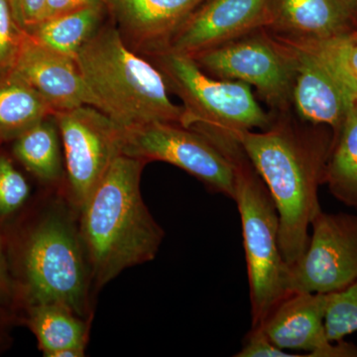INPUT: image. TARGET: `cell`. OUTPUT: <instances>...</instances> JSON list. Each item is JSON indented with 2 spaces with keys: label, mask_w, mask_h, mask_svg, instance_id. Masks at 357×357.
Masks as SVG:
<instances>
[{
  "label": "cell",
  "mask_w": 357,
  "mask_h": 357,
  "mask_svg": "<svg viewBox=\"0 0 357 357\" xmlns=\"http://www.w3.org/2000/svg\"><path fill=\"white\" fill-rule=\"evenodd\" d=\"M351 33L325 39H281L295 64L292 105L301 119L328 126L335 135L357 102V79L349 69Z\"/></svg>",
  "instance_id": "52a82bcc"
},
{
  "label": "cell",
  "mask_w": 357,
  "mask_h": 357,
  "mask_svg": "<svg viewBox=\"0 0 357 357\" xmlns=\"http://www.w3.org/2000/svg\"><path fill=\"white\" fill-rule=\"evenodd\" d=\"M62 141L53 115L13 140L14 158L45 185H56L65 173Z\"/></svg>",
  "instance_id": "ac0fdd59"
},
{
  "label": "cell",
  "mask_w": 357,
  "mask_h": 357,
  "mask_svg": "<svg viewBox=\"0 0 357 357\" xmlns=\"http://www.w3.org/2000/svg\"><path fill=\"white\" fill-rule=\"evenodd\" d=\"M306 250L288 266V293L331 294L357 280V215L321 211Z\"/></svg>",
  "instance_id": "8fae6325"
},
{
  "label": "cell",
  "mask_w": 357,
  "mask_h": 357,
  "mask_svg": "<svg viewBox=\"0 0 357 357\" xmlns=\"http://www.w3.org/2000/svg\"><path fill=\"white\" fill-rule=\"evenodd\" d=\"M204 0H105L124 39L150 55L164 50Z\"/></svg>",
  "instance_id": "9a60e30c"
},
{
  "label": "cell",
  "mask_w": 357,
  "mask_h": 357,
  "mask_svg": "<svg viewBox=\"0 0 357 357\" xmlns=\"http://www.w3.org/2000/svg\"><path fill=\"white\" fill-rule=\"evenodd\" d=\"M64 151L63 196L79 213L117 155L122 154L123 129L91 105L53 115Z\"/></svg>",
  "instance_id": "30bf717a"
},
{
  "label": "cell",
  "mask_w": 357,
  "mask_h": 357,
  "mask_svg": "<svg viewBox=\"0 0 357 357\" xmlns=\"http://www.w3.org/2000/svg\"><path fill=\"white\" fill-rule=\"evenodd\" d=\"M351 38L352 42H357V28L351 34Z\"/></svg>",
  "instance_id": "1f68e13d"
},
{
  "label": "cell",
  "mask_w": 357,
  "mask_h": 357,
  "mask_svg": "<svg viewBox=\"0 0 357 357\" xmlns=\"http://www.w3.org/2000/svg\"><path fill=\"white\" fill-rule=\"evenodd\" d=\"M210 76L255 86L277 114L292 105L295 64L290 49L267 28L197 56Z\"/></svg>",
  "instance_id": "ba28073f"
},
{
  "label": "cell",
  "mask_w": 357,
  "mask_h": 357,
  "mask_svg": "<svg viewBox=\"0 0 357 357\" xmlns=\"http://www.w3.org/2000/svg\"><path fill=\"white\" fill-rule=\"evenodd\" d=\"M0 303L16 312L14 307L13 278L10 264H9L6 231L1 222H0Z\"/></svg>",
  "instance_id": "484cf974"
},
{
  "label": "cell",
  "mask_w": 357,
  "mask_h": 357,
  "mask_svg": "<svg viewBox=\"0 0 357 357\" xmlns=\"http://www.w3.org/2000/svg\"><path fill=\"white\" fill-rule=\"evenodd\" d=\"M18 317L36 337L45 357L69 347L86 349L91 319L81 318L67 307L35 305L23 309Z\"/></svg>",
  "instance_id": "e0dca14e"
},
{
  "label": "cell",
  "mask_w": 357,
  "mask_h": 357,
  "mask_svg": "<svg viewBox=\"0 0 357 357\" xmlns=\"http://www.w3.org/2000/svg\"><path fill=\"white\" fill-rule=\"evenodd\" d=\"M102 3L105 0H46L44 20Z\"/></svg>",
  "instance_id": "4316f807"
},
{
  "label": "cell",
  "mask_w": 357,
  "mask_h": 357,
  "mask_svg": "<svg viewBox=\"0 0 357 357\" xmlns=\"http://www.w3.org/2000/svg\"><path fill=\"white\" fill-rule=\"evenodd\" d=\"M325 323L326 335L333 342L357 332V280L338 292L328 294Z\"/></svg>",
  "instance_id": "7402d4cb"
},
{
  "label": "cell",
  "mask_w": 357,
  "mask_h": 357,
  "mask_svg": "<svg viewBox=\"0 0 357 357\" xmlns=\"http://www.w3.org/2000/svg\"><path fill=\"white\" fill-rule=\"evenodd\" d=\"M272 0H204L169 42L167 50L195 58L268 28Z\"/></svg>",
  "instance_id": "7c38bea8"
},
{
  "label": "cell",
  "mask_w": 357,
  "mask_h": 357,
  "mask_svg": "<svg viewBox=\"0 0 357 357\" xmlns=\"http://www.w3.org/2000/svg\"><path fill=\"white\" fill-rule=\"evenodd\" d=\"M206 135L222 148L234 164V201L241 215L250 294L251 330H255L289 295L288 265L279 245L278 211L264 181L236 138L218 132Z\"/></svg>",
  "instance_id": "5b68a950"
},
{
  "label": "cell",
  "mask_w": 357,
  "mask_h": 357,
  "mask_svg": "<svg viewBox=\"0 0 357 357\" xmlns=\"http://www.w3.org/2000/svg\"><path fill=\"white\" fill-rule=\"evenodd\" d=\"M287 112L274 115L263 130L234 135L267 185L279 215V245L288 266L306 250L309 229L321 211L319 190L325 185L333 135L304 128Z\"/></svg>",
  "instance_id": "7a4b0ae2"
},
{
  "label": "cell",
  "mask_w": 357,
  "mask_h": 357,
  "mask_svg": "<svg viewBox=\"0 0 357 357\" xmlns=\"http://www.w3.org/2000/svg\"><path fill=\"white\" fill-rule=\"evenodd\" d=\"M325 184L340 203L357 206V102L333 136Z\"/></svg>",
  "instance_id": "ffe728a7"
},
{
  "label": "cell",
  "mask_w": 357,
  "mask_h": 357,
  "mask_svg": "<svg viewBox=\"0 0 357 357\" xmlns=\"http://www.w3.org/2000/svg\"><path fill=\"white\" fill-rule=\"evenodd\" d=\"M2 340H3V337H2L1 335H0V344H2Z\"/></svg>",
  "instance_id": "d6a6232c"
},
{
  "label": "cell",
  "mask_w": 357,
  "mask_h": 357,
  "mask_svg": "<svg viewBox=\"0 0 357 357\" xmlns=\"http://www.w3.org/2000/svg\"><path fill=\"white\" fill-rule=\"evenodd\" d=\"M270 32L289 40L349 34L356 24L335 0H272Z\"/></svg>",
  "instance_id": "2e32d148"
},
{
  "label": "cell",
  "mask_w": 357,
  "mask_h": 357,
  "mask_svg": "<svg viewBox=\"0 0 357 357\" xmlns=\"http://www.w3.org/2000/svg\"><path fill=\"white\" fill-rule=\"evenodd\" d=\"M86 356V347H69L61 349L51 357H83Z\"/></svg>",
  "instance_id": "f546056e"
},
{
  "label": "cell",
  "mask_w": 357,
  "mask_h": 357,
  "mask_svg": "<svg viewBox=\"0 0 357 357\" xmlns=\"http://www.w3.org/2000/svg\"><path fill=\"white\" fill-rule=\"evenodd\" d=\"M31 196L29 183L16 169L13 160L0 155V222L15 220L24 210Z\"/></svg>",
  "instance_id": "603a6c76"
},
{
  "label": "cell",
  "mask_w": 357,
  "mask_h": 357,
  "mask_svg": "<svg viewBox=\"0 0 357 357\" xmlns=\"http://www.w3.org/2000/svg\"><path fill=\"white\" fill-rule=\"evenodd\" d=\"M347 60H349V69H351L352 75L357 79V42L351 41Z\"/></svg>",
  "instance_id": "4dcf8cb0"
},
{
  "label": "cell",
  "mask_w": 357,
  "mask_h": 357,
  "mask_svg": "<svg viewBox=\"0 0 357 357\" xmlns=\"http://www.w3.org/2000/svg\"><path fill=\"white\" fill-rule=\"evenodd\" d=\"M14 17L25 32L30 33L44 20L46 0H9Z\"/></svg>",
  "instance_id": "d4e9b609"
},
{
  "label": "cell",
  "mask_w": 357,
  "mask_h": 357,
  "mask_svg": "<svg viewBox=\"0 0 357 357\" xmlns=\"http://www.w3.org/2000/svg\"><path fill=\"white\" fill-rule=\"evenodd\" d=\"M16 321H20L17 314L10 307L0 303V326H6L13 325Z\"/></svg>",
  "instance_id": "83f0119b"
},
{
  "label": "cell",
  "mask_w": 357,
  "mask_h": 357,
  "mask_svg": "<svg viewBox=\"0 0 357 357\" xmlns=\"http://www.w3.org/2000/svg\"><path fill=\"white\" fill-rule=\"evenodd\" d=\"M122 154L141 161L171 164L198 178L210 191L234 199L236 173L231 160L208 136L173 122L123 129Z\"/></svg>",
  "instance_id": "9c48e42d"
},
{
  "label": "cell",
  "mask_w": 357,
  "mask_h": 357,
  "mask_svg": "<svg viewBox=\"0 0 357 357\" xmlns=\"http://www.w3.org/2000/svg\"><path fill=\"white\" fill-rule=\"evenodd\" d=\"M27 34L14 17L10 1L0 0V76L13 69Z\"/></svg>",
  "instance_id": "cb8c5ba5"
},
{
  "label": "cell",
  "mask_w": 357,
  "mask_h": 357,
  "mask_svg": "<svg viewBox=\"0 0 357 357\" xmlns=\"http://www.w3.org/2000/svg\"><path fill=\"white\" fill-rule=\"evenodd\" d=\"M55 110L13 70L0 76V143L15 139Z\"/></svg>",
  "instance_id": "d6986e66"
},
{
  "label": "cell",
  "mask_w": 357,
  "mask_h": 357,
  "mask_svg": "<svg viewBox=\"0 0 357 357\" xmlns=\"http://www.w3.org/2000/svg\"><path fill=\"white\" fill-rule=\"evenodd\" d=\"M145 162L119 154L77 215L96 290L128 268L152 261L165 232L141 195Z\"/></svg>",
  "instance_id": "3957f363"
},
{
  "label": "cell",
  "mask_w": 357,
  "mask_h": 357,
  "mask_svg": "<svg viewBox=\"0 0 357 357\" xmlns=\"http://www.w3.org/2000/svg\"><path fill=\"white\" fill-rule=\"evenodd\" d=\"M326 306L328 294L291 293L255 330L283 351H304L310 357H357L356 344L328 340Z\"/></svg>",
  "instance_id": "4fadbf2b"
},
{
  "label": "cell",
  "mask_w": 357,
  "mask_h": 357,
  "mask_svg": "<svg viewBox=\"0 0 357 357\" xmlns=\"http://www.w3.org/2000/svg\"><path fill=\"white\" fill-rule=\"evenodd\" d=\"M55 112L91 105L76 59L51 50L27 34L13 69Z\"/></svg>",
  "instance_id": "5bb4252c"
},
{
  "label": "cell",
  "mask_w": 357,
  "mask_h": 357,
  "mask_svg": "<svg viewBox=\"0 0 357 357\" xmlns=\"http://www.w3.org/2000/svg\"><path fill=\"white\" fill-rule=\"evenodd\" d=\"M77 215L63 196L11 227L3 225L17 314L27 307L53 304L93 318V278Z\"/></svg>",
  "instance_id": "6da1fadb"
},
{
  "label": "cell",
  "mask_w": 357,
  "mask_h": 357,
  "mask_svg": "<svg viewBox=\"0 0 357 357\" xmlns=\"http://www.w3.org/2000/svg\"><path fill=\"white\" fill-rule=\"evenodd\" d=\"M167 86L183 102L182 126L234 137L236 134L266 129L274 121L248 84L206 74L195 59L164 50L151 54Z\"/></svg>",
  "instance_id": "8992f818"
},
{
  "label": "cell",
  "mask_w": 357,
  "mask_h": 357,
  "mask_svg": "<svg viewBox=\"0 0 357 357\" xmlns=\"http://www.w3.org/2000/svg\"><path fill=\"white\" fill-rule=\"evenodd\" d=\"M105 6L98 4L49 18L28 34L47 48L76 59L84 45L100 29Z\"/></svg>",
  "instance_id": "44dd1931"
},
{
  "label": "cell",
  "mask_w": 357,
  "mask_h": 357,
  "mask_svg": "<svg viewBox=\"0 0 357 357\" xmlns=\"http://www.w3.org/2000/svg\"><path fill=\"white\" fill-rule=\"evenodd\" d=\"M76 61L91 107L124 130L153 122L182 124L184 109L171 100L163 75L131 50L116 28H100Z\"/></svg>",
  "instance_id": "277c9868"
},
{
  "label": "cell",
  "mask_w": 357,
  "mask_h": 357,
  "mask_svg": "<svg viewBox=\"0 0 357 357\" xmlns=\"http://www.w3.org/2000/svg\"><path fill=\"white\" fill-rule=\"evenodd\" d=\"M340 7L354 20L357 28V0H335Z\"/></svg>",
  "instance_id": "f1b7e54d"
}]
</instances>
